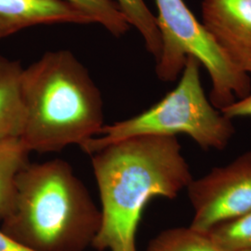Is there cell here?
Here are the masks:
<instances>
[{
  "label": "cell",
  "instance_id": "6da1fadb",
  "mask_svg": "<svg viewBox=\"0 0 251 251\" xmlns=\"http://www.w3.org/2000/svg\"><path fill=\"white\" fill-rule=\"evenodd\" d=\"M90 156L101 204V225L91 245L98 251H137L136 233L148 202L177 198L194 179L173 136L134 137Z\"/></svg>",
  "mask_w": 251,
  "mask_h": 251
},
{
  "label": "cell",
  "instance_id": "7a4b0ae2",
  "mask_svg": "<svg viewBox=\"0 0 251 251\" xmlns=\"http://www.w3.org/2000/svg\"><path fill=\"white\" fill-rule=\"evenodd\" d=\"M100 225V209L72 166L53 159L20 171L2 231L34 251H84Z\"/></svg>",
  "mask_w": 251,
  "mask_h": 251
},
{
  "label": "cell",
  "instance_id": "3957f363",
  "mask_svg": "<svg viewBox=\"0 0 251 251\" xmlns=\"http://www.w3.org/2000/svg\"><path fill=\"white\" fill-rule=\"evenodd\" d=\"M25 111L21 141L29 152L82 146L103 127V101L88 69L65 50L48 51L24 68Z\"/></svg>",
  "mask_w": 251,
  "mask_h": 251
},
{
  "label": "cell",
  "instance_id": "277c9868",
  "mask_svg": "<svg viewBox=\"0 0 251 251\" xmlns=\"http://www.w3.org/2000/svg\"><path fill=\"white\" fill-rule=\"evenodd\" d=\"M200 63L188 57L177 86L161 100L133 117L104 125L99 135L80 146L89 154L109 144L140 136L185 134L204 150H224L234 134L232 119L206 98Z\"/></svg>",
  "mask_w": 251,
  "mask_h": 251
},
{
  "label": "cell",
  "instance_id": "5b68a950",
  "mask_svg": "<svg viewBox=\"0 0 251 251\" xmlns=\"http://www.w3.org/2000/svg\"><path fill=\"white\" fill-rule=\"evenodd\" d=\"M161 34V53L156 74L162 81H174L181 74L188 57H194L210 76L209 100L222 110L251 92V77L239 70L216 44L184 0H154Z\"/></svg>",
  "mask_w": 251,
  "mask_h": 251
},
{
  "label": "cell",
  "instance_id": "8992f818",
  "mask_svg": "<svg viewBox=\"0 0 251 251\" xmlns=\"http://www.w3.org/2000/svg\"><path fill=\"white\" fill-rule=\"evenodd\" d=\"M187 190L195 210L190 227L198 232L208 233L217 225L247 214L251 210V150L193 179Z\"/></svg>",
  "mask_w": 251,
  "mask_h": 251
},
{
  "label": "cell",
  "instance_id": "52a82bcc",
  "mask_svg": "<svg viewBox=\"0 0 251 251\" xmlns=\"http://www.w3.org/2000/svg\"><path fill=\"white\" fill-rule=\"evenodd\" d=\"M202 18L226 57L251 75V0H203Z\"/></svg>",
  "mask_w": 251,
  "mask_h": 251
},
{
  "label": "cell",
  "instance_id": "ba28073f",
  "mask_svg": "<svg viewBox=\"0 0 251 251\" xmlns=\"http://www.w3.org/2000/svg\"><path fill=\"white\" fill-rule=\"evenodd\" d=\"M52 24L94 23L63 0H0V39L28 27Z\"/></svg>",
  "mask_w": 251,
  "mask_h": 251
},
{
  "label": "cell",
  "instance_id": "9c48e42d",
  "mask_svg": "<svg viewBox=\"0 0 251 251\" xmlns=\"http://www.w3.org/2000/svg\"><path fill=\"white\" fill-rule=\"evenodd\" d=\"M24 67L0 55V144L21 140L25 111L22 95Z\"/></svg>",
  "mask_w": 251,
  "mask_h": 251
},
{
  "label": "cell",
  "instance_id": "30bf717a",
  "mask_svg": "<svg viewBox=\"0 0 251 251\" xmlns=\"http://www.w3.org/2000/svg\"><path fill=\"white\" fill-rule=\"evenodd\" d=\"M29 151L21 140L0 144V220L9 215L13 205L16 179L28 161Z\"/></svg>",
  "mask_w": 251,
  "mask_h": 251
},
{
  "label": "cell",
  "instance_id": "8fae6325",
  "mask_svg": "<svg viewBox=\"0 0 251 251\" xmlns=\"http://www.w3.org/2000/svg\"><path fill=\"white\" fill-rule=\"evenodd\" d=\"M145 251H225L207 233L179 227L163 231L150 241Z\"/></svg>",
  "mask_w": 251,
  "mask_h": 251
},
{
  "label": "cell",
  "instance_id": "7c38bea8",
  "mask_svg": "<svg viewBox=\"0 0 251 251\" xmlns=\"http://www.w3.org/2000/svg\"><path fill=\"white\" fill-rule=\"evenodd\" d=\"M129 25L134 26L144 38L147 50L155 61L161 53L162 40L156 17L144 0H115Z\"/></svg>",
  "mask_w": 251,
  "mask_h": 251
},
{
  "label": "cell",
  "instance_id": "4fadbf2b",
  "mask_svg": "<svg viewBox=\"0 0 251 251\" xmlns=\"http://www.w3.org/2000/svg\"><path fill=\"white\" fill-rule=\"evenodd\" d=\"M80 9L94 24L104 27L113 36H123L129 24L115 0H63Z\"/></svg>",
  "mask_w": 251,
  "mask_h": 251
},
{
  "label": "cell",
  "instance_id": "5bb4252c",
  "mask_svg": "<svg viewBox=\"0 0 251 251\" xmlns=\"http://www.w3.org/2000/svg\"><path fill=\"white\" fill-rule=\"evenodd\" d=\"M211 239L225 251L251 250V210L237 219L213 227Z\"/></svg>",
  "mask_w": 251,
  "mask_h": 251
},
{
  "label": "cell",
  "instance_id": "9a60e30c",
  "mask_svg": "<svg viewBox=\"0 0 251 251\" xmlns=\"http://www.w3.org/2000/svg\"><path fill=\"white\" fill-rule=\"evenodd\" d=\"M221 112L230 119L236 117H251V92L245 98L237 100L232 104L222 109Z\"/></svg>",
  "mask_w": 251,
  "mask_h": 251
},
{
  "label": "cell",
  "instance_id": "2e32d148",
  "mask_svg": "<svg viewBox=\"0 0 251 251\" xmlns=\"http://www.w3.org/2000/svg\"><path fill=\"white\" fill-rule=\"evenodd\" d=\"M0 251H34L12 239L2 230L0 231Z\"/></svg>",
  "mask_w": 251,
  "mask_h": 251
},
{
  "label": "cell",
  "instance_id": "e0dca14e",
  "mask_svg": "<svg viewBox=\"0 0 251 251\" xmlns=\"http://www.w3.org/2000/svg\"><path fill=\"white\" fill-rule=\"evenodd\" d=\"M251 251V250H250V251Z\"/></svg>",
  "mask_w": 251,
  "mask_h": 251
}]
</instances>
